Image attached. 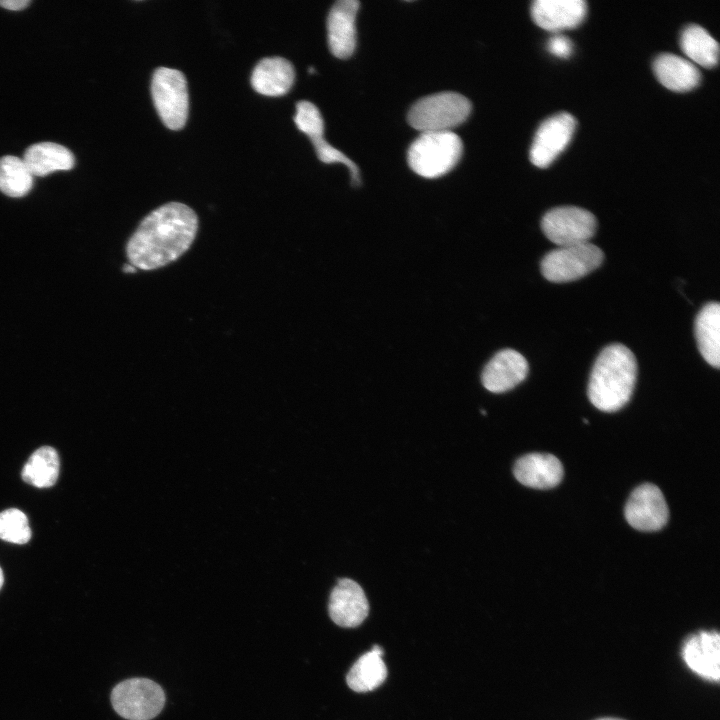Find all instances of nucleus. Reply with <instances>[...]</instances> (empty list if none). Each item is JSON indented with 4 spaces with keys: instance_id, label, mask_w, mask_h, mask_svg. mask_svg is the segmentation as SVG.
Masks as SVG:
<instances>
[{
    "instance_id": "obj_1",
    "label": "nucleus",
    "mask_w": 720,
    "mask_h": 720,
    "mask_svg": "<svg viewBox=\"0 0 720 720\" xmlns=\"http://www.w3.org/2000/svg\"><path fill=\"white\" fill-rule=\"evenodd\" d=\"M197 230L198 218L189 206L166 203L149 213L128 240L129 264L146 271L164 267L190 248Z\"/></svg>"
},
{
    "instance_id": "obj_2",
    "label": "nucleus",
    "mask_w": 720,
    "mask_h": 720,
    "mask_svg": "<svg viewBox=\"0 0 720 720\" xmlns=\"http://www.w3.org/2000/svg\"><path fill=\"white\" fill-rule=\"evenodd\" d=\"M637 378V361L623 344L606 346L592 367L587 396L600 411L615 412L630 400Z\"/></svg>"
},
{
    "instance_id": "obj_3",
    "label": "nucleus",
    "mask_w": 720,
    "mask_h": 720,
    "mask_svg": "<svg viewBox=\"0 0 720 720\" xmlns=\"http://www.w3.org/2000/svg\"><path fill=\"white\" fill-rule=\"evenodd\" d=\"M462 141L450 131L422 132L410 145V168L424 178H437L452 170L461 158Z\"/></svg>"
},
{
    "instance_id": "obj_4",
    "label": "nucleus",
    "mask_w": 720,
    "mask_h": 720,
    "mask_svg": "<svg viewBox=\"0 0 720 720\" xmlns=\"http://www.w3.org/2000/svg\"><path fill=\"white\" fill-rule=\"evenodd\" d=\"M471 103L456 92H439L418 100L408 112L409 124L422 132L450 131L470 115Z\"/></svg>"
},
{
    "instance_id": "obj_5",
    "label": "nucleus",
    "mask_w": 720,
    "mask_h": 720,
    "mask_svg": "<svg viewBox=\"0 0 720 720\" xmlns=\"http://www.w3.org/2000/svg\"><path fill=\"white\" fill-rule=\"evenodd\" d=\"M603 260V251L586 242L551 250L542 258L540 270L546 280L566 283L588 275L600 267Z\"/></svg>"
},
{
    "instance_id": "obj_6",
    "label": "nucleus",
    "mask_w": 720,
    "mask_h": 720,
    "mask_svg": "<svg viewBox=\"0 0 720 720\" xmlns=\"http://www.w3.org/2000/svg\"><path fill=\"white\" fill-rule=\"evenodd\" d=\"M151 94L156 111L171 130L184 127L188 117V90L185 76L176 69L160 67L151 81Z\"/></svg>"
},
{
    "instance_id": "obj_7",
    "label": "nucleus",
    "mask_w": 720,
    "mask_h": 720,
    "mask_svg": "<svg viewBox=\"0 0 720 720\" xmlns=\"http://www.w3.org/2000/svg\"><path fill=\"white\" fill-rule=\"evenodd\" d=\"M111 703L127 720H150L165 704L163 689L147 678H131L118 683L111 692Z\"/></svg>"
},
{
    "instance_id": "obj_8",
    "label": "nucleus",
    "mask_w": 720,
    "mask_h": 720,
    "mask_svg": "<svg viewBox=\"0 0 720 720\" xmlns=\"http://www.w3.org/2000/svg\"><path fill=\"white\" fill-rule=\"evenodd\" d=\"M544 235L558 247L586 243L597 229V220L588 210L560 206L547 211L541 220Z\"/></svg>"
},
{
    "instance_id": "obj_9",
    "label": "nucleus",
    "mask_w": 720,
    "mask_h": 720,
    "mask_svg": "<svg viewBox=\"0 0 720 720\" xmlns=\"http://www.w3.org/2000/svg\"><path fill=\"white\" fill-rule=\"evenodd\" d=\"M576 120L566 112L545 119L538 127L531 148L530 161L545 168L566 148L575 131Z\"/></svg>"
},
{
    "instance_id": "obj_10",
    "label": "nucleus",
    "mask_w": 720,
    "mask_h": 720,
    "mask_svg": "<svg viewBox=\"0 0 720 720\" xmlns=\"http://www.w3.org/2000/svg\"><path fill=\"white\" fill-rule=\"evenodd\" d=\"M629 525L636 530L653 532L665 526L668 507L661 490L650 483L636 487L624 510Z\"/></svg>"
},
{
    "instance_id": "obj_11",
    "label": "nucleus",
    "mask_w": 720,
    "mask_h": 720,
    "mask_svg": "<svg viewBox=\"0 0 720 720\" xmlns=\"http://www.w3.org/2000/svg\"><path fill=\"white\" fill-rule=\"evenodd\" d=\"M528 371V362L521 353L513 349H503L485 365L481 381L488 391L503 393L525 380Z\"/></svg>"
},
{
    "instance_id": "obj_12",
    "label": "nucleus",
    "mask_w": 720,
    "mask_h": 720,
    "mask_svg": "<svg viewBox=\"0 0 720 720\" xmlns=\"http://www.w3.org/2000/svg\"><path fill=\"white\" fill-rule=\"evenodd\" d=\"M329 614L341 627L359 626L369 612L368 600L361 586L354 580L339 579L329 599Z\"/></svg>"
},
{
    "instance_id": "obj_13",
    "label": "nucleus",
    "mask_w": 720,
    "mask_h": 720,
    "mask_svg": "<svg viewBox=\"0 0 720 720\" xmlns=\"http://www.w3.org/2000/svg\"><path fill=\"white\" fill-rule=\"evenodd\" d=\"M359 2L340 0L336 2L327 18L328 44L331 53L340 59H347L356 48V15Z\"/></svg>"
},
{
    "instance_id": "obj_14",
    "label": "nucleus",
    "mask_w": 720,
    "mask_h": 720,
    "mask_svg": "<svg viewBox=\"0 0 720 720\" xmlns=\"http://www.w3.org/2000/svg\"><path fill=\"white\" fill-rule=\"evenodd\" d=\"M686 665L699 676L718 682L720 678V636L717 631H700L682 648Z\"/></svg>"
},
{
    "instance_id": "obj_15",
    "label": "nucleus",
    "mask_w": 720,
    "mask_h": 720,
    "mask_svg": "<svg viewBox=\"0 0 720 720\" xmlns=\"http://www.w3.org/2000/svg\"><path fill=\"white\" fill-rule=\"evenodd\" d=\"M586 12L587 5L583 0H535L531 5L533 21L549 31L578 26Z\"/></svg>"
},
{
    "instance_id": "obj_16",
    "label": "nucleus",
    "mask_w": 720,
    "mask_h": 720,
    "mask_svg": "<svg viewBox=\"0 0 720 720\" xmlns=\"http://www.w3.org/2000/svg\"><path fill=\"white\" fill-rule=\"evenodd\" d=\"M513 472L518 482L524 486L549 489L561 482L563 466L552 454L530 453L516 461Z\"/></svg>"
},
{
    "instance_id": "obj_17",
    "label": "nucleus",
    "mask_w": 720,
    "mask_h": 720,
    "mask_svg": "<svg viewBox=\"0 0 720 720\" xmlns=\"http://www.w3.org/2000/svg\"><path fill=\"white\" fill-rule=\"evenodd\" d=\"M294 79L295 71L288 60L282 57H268L255 66L251 75V85L262 95L280 96L290 90Z\"/></svg>"
},
{
    "instance_id": "obj_18",
    "label": "nucleus",
    "mask_w": 720,
    "mask_h": 720,
    "mask_svg": "<svg viewBox=\"0 0 720 720\" xmlns=\"http://www.w3.org/2000/svg\"><path fill=\"white\" fill-rule=\"evenodd\" d=\"M653 71L663 86L676 92L695 88L701 79L694 63L672 53L658 55L653 62Z\"/></svg>"
},
{
    "instance_id": "obj_19",
    "label": "nucleus",
    "mask_w": 720,
    "mask_h": 720,
    "mask_svg": "<svg viewBox=\"0 0 720 720\" xmlns=\"http://www.w3.org/2000/svg\"><path fill=\"white\" fill-rule=\"evenodd\" d=\"M22 159L33 176L41 177L55 171L71 170L75 164L73 153L54 142H40L29 146Z\"/></svg>"
},
{
    "instance_id": "obj_20",
    "label": "nucleus",
    "mask_w": 720,
    "mask_h": 720,
    "mask_svg": "<svg viewBox=\"0 0 720 720\" xmlns=\"http://www.w3.org/2000/svg\"><path fill=\"white\" fill-rule=\"evenodd\" d=\"M695 338L704 360L715 368L720 366V304L708 302L695 319Z\"/></svg>"
},
{
    "instance_id": "obj_21",
    "label": "nucleus",
    "mask_w": 720,
    "mask_h": 720,
    "mask_svg": "<svg viewBox=\"0 0 720 720\" xmlns=\"http://www.w3.org/2000/svg\"><path fill=\"white\" fill-rule=\"evenodd\" d=\"M383 651L374 646L360 656L346 676L348 686L356 692H368L379 687L386 679L387 668L382 660Z\"/></svg>"
},
{
    "instance_id": "obj_22",
    "label": "nucleus",
    "mask_w": 720,
    "mask_h": 720,
    "mask_svg": "<svg viewBox=\"0 0 720 720\" xmlns=\"http://www.w3.org/2000/svg\"><path fill=\"white\" fill-rule=\"evenodd\" d=\"M680 46L692 63L711 68L718 62L719 45L710 33L700 25L691 24L682 30Z\"/></svg>"
},
{
    "instance_id": "obj_23",
    "label": "nucleus",
    "mask_w": 720,
    "mask_h": 720,
    "mask_svg": "<svg viewBox=\"0 0 720 720\" xmlns=\"http://www.w3.org/2000/svg\"><path fill=\"white\" fill-rule=\"evenodd\" d=\"M60 460L57 451L50 446L38 448L22 470V479L35 487L53 486L59 475Z\"/></svg>"
},
{
    "instance_id": "obj_24",
    "label": "nucleus",
    "mask_w": 720,
    "mask_h": 720,
    "mask_svg": "<svg viewBox=\"0 0 720 720\" xmlns=\"http://www.w3.org/2000/svg\"><path fill=\"white\" fill-rule=\"evenodd\" d=\"M33 177L23 159L12 155L0 158V191L5 195L25 196L33 187Z\"/></svg>"
},
{
    "instance_id": "obj_25",
    "label": "nucleus",
    "mask_w": 720,
    "mask_h": 720,
    "mask_svg": "<svg viewBox=\"0 0 720 720\" xmlns=\"http://www.w3.org/2000/svg\"><path fill=\"white\" fill-rule=\"evenodd\" d=\"M0 539L14 544H25L31 539V529L24 512L9 508L0 513Z\"/></svg>"
},
{
    "instance_id": "obj_26",
    "label": "nucleus",
    "mask_w": 720,
    "mask_h": 720,
    "mask_svg": "<svg viewBox=\"0 0 720 720\" xmlns=\"http://www.w3.org/2000/svg\"><path fill=\"white\" fill-rule=\"evenodd\" d=\"M297 128L309 139L323 136L324 121L319 109L309 101H300L296 105L294 117Z\"/></svg>"
},
{
    "instance_id": "obj_27",
    "label": "nucleus",
    "mask_w": 720,
    "mask_h": 720,
    "mask_svg": "<svg viewBox=\"0 0 720 720\" xmlns=\"http://www.w3.org/2000/svg\"><path fill=\"white\" fill-rule=\"evenodd\" d=\"M320 161L331 164L341 163L347 166L350 172L351 183L355 186L361 183L357 165L343 152L329 144L323 136L310 139Z\"/></svg>"
},
{
    "instance_id": "obj_28",
    "label": "nucleus",
    "mask_w": 720,
    "mask_h": 720,
    "mask_svg": "<svg viewBox=\"0 0 720 720\" xmlns=\"http://www.w3.org/2000/svg\"><path fill=\"white\" fill-rule=\"evenodd\" d=\"M547 48L553 55L565 58L572 52V43L563 35H555L549 39Z\"/></svg>"
},
{
    "instance_id": "obj_29",
    "label": "nucleus",
    "mask_w": 720,
    "mask_h": 720,
    "mask_svg": "<svg viewBox=\"0 0 720 720\" xmlns=\"http://www.w3.org/2000/svg\"><path fill=\"white\" fill-rule=\"evenodd\" d=\"M30 4V0H0V6L11 11L23 10Z\"/></svg>"
},
{
    "instance_id": "obj_30",
    "label": "nucleus",
    "mask_w": 720,
    "mask_h": 720,
    "mask_svg": "<svg viewBox=\"0 0 720 720\" xmlns=\"http://www.w3.org/2000/svg\"><path fill=\"white\" fill-rule=\"evenodd\" d=\"M136 270H137V269H136L134 266H132L131 264H126V265L123 267V271H124L125 273H134V272H136Z\"/></svg>"
},
{
    "instance_id": "obj_31",
    "label": "nucleus",
    "mask_w": 720,
    "mask_h": 720,
    "mask_svg": "<svg viewBox=\"0 0 720 720\" xmlns=\"http://www.w3.org/2000/svg\"><path fill=\"white\" fill-rule=\"evenodd\" d=\"M3 583H4V575H3V571H2V569H1V567H0V590H1L2 586H3Z\"/></svg>"
},
{
    "instance_id": "obj_32",
    "label": "nucleus",
    "mask_w": 720,
    "mask_h": 720,
    "mask_svg": "<svg viewBox=\"0 0 720 720\" xmlns=\"http://www.w3.org/2000/svg\"><path fill=\"white\" fill-rule=\"evenodd\" d=\"M598 720H621V719H617V718H601V719H598Z\"/></svg>"
},
{
    "instance_id": "obj_33",
    "label": "nucleus",
    "mask_w": 720,
    "mask_h": 720,
    "mask_svg": "<svg viewBox=\"0 0 720 720\" xmlns=\"http://www.w3.org/2000/svg\"><path fill=\"white\" fill-rule=\"evenodd\" d=\"M308 71H309L310 74L315 73V69H314L313 67H309Z\"/></svg>"
}]
</instances>
